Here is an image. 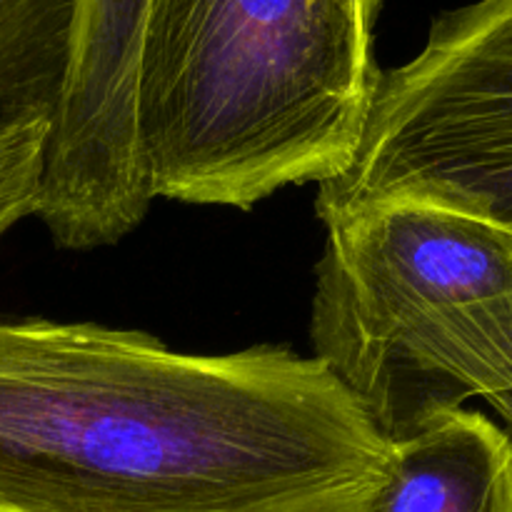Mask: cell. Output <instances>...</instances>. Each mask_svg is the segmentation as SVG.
<instances>
[{"mask_svg":"<svg viewBox=\"0 0 512 512\" xmlns=\"http://www.w3.org/2000/svg\"><path fill=\"white\" fill-rule=\"evenodd\" d=\"M388 453L315 355L0 315V512H368Z\"/></svg>","mask_w":512,"mask_h":512,"instance_id":"1","label":"cell"},{"mask_svg":"<svg viewBox=\"0 0 512 512\" xmlns=\"http://www.w3.org/2000/svg\"><path fill=\"white\" fill-rule=\"evenodd\" d=\"M363 0H145L138 140L153 198L248 210L345 173L378 68Z\"/></svg>","mask_w":512,"mask_h":512,"instance_id":"2","label":"cell"},{"mask_svg":"<svg viewBox=\"0 0 512 512\" xmlns=\"http://www.w3.org/2000/svg\"><path fill=\"white\" fill-rule=\"evenodd\" d=\"M313 355L388 443L485 398L512 430V235L423 203L325 220Z\"/></svg>","mask_w":512,"mask_h":512,"instance_id":"3","label":"cell"},{"mask_svg":"<svg viewBox=\"0 0 512 512\" xmlns=\"http://www.w3.org/2000/svg\"><path fill=\"white\" fill-rule=\"evenodd\" d=\"M375 203L435 205L512 235V0L440 13L413 60L378 70L358 150L315 208L325 223Z\"/></svg>","mask_w":512,"mask_h":512,"instance_id":"4","label":"cell"},{"mask_svg":"<svg viewBox=\"0 0 512 512\" xmlns=\"http://www.w3.org/2000/svg\"><path fill=\"white\" fill-rule=\"evenodd\" d=\"M143 8L145 0H83L38 203L60 248L118 243L153 203L135 110Z\"/></svg>","mask_w":512,"mask_h":512,"instance_id":"5","label":"cell"},{"mask_svg":"<svg viewBox=\"0 0 512 512\" xmlns=\"http://www.w3.org/2000/svg\"><path fill=\"white\" fill-rule=\"evenodd\" d=\"M368 512H512V438L478 410H450L390 443Z\"/></svg>","mask_w":512,"mask_h":512,"instance_id":"6","label":"cell"},{"mask_svg":"<svg viewBox=\"0 0 512 512\" xmlns=\"http://www.w3.org/2000/svg\"><path fill=\"white\" fill-rule=\"evenodd\" d=\"M83 0H0V123L53 120Z\"/></svg>","mask_w":512,"mask_h":512,"instance_id":"7","label":"cell"},{"mask_svg":"<svg viewBox=\"0 0 512 512\" xmlns=\"http://www.w3.org/2000/svg\"><path fill=\"white\" fill-rule=\"evenodd\" d=\"M50 120L0 123V238L38 213Z\"/></svg>","mask_w":512,"mask_h":512,"instance_id":"8","label":"cell"},{"mask_svg":"<svg viewBox=\"0 0 512 512\" xmlns=\"http://www.w3.org/2000/svg\"><path fill=\"white\" fill-rule=\"evenodd\" d=\"M365 8H368V13L373 15V18H378L380 13V5H383V0H363Z\"/></svg>","mask_w":512,"mask_h":512,"instance_id":"9","label":"cell"}]
</instances>
